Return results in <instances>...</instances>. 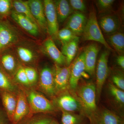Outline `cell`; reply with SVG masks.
Returning a JSON list of instances; mask_svg holds the SVG:
<instances>
[{"label": "cell", "instance_id": "cell-1", "mask_svg": "<svg viewBox=\"0 0 124 124\" xmlns=\"http://www.w3.org/2000/svg\"><path fill=\"white\" fill-rule=\"evenodd\" d=\"M75 91L76 93V98L81 105V111L89 119L98 109L95 85L93 82H87L77 87Z\"/></svg>", "mask_w": 124, "mask_h": 124}, {"label": "cell", "instance_id": "cell-2", "mask_svg": "<svg viewBox=\"0 0 124 124\" xmlns=\"http://www.w3.org/2000/svg\"><path fill=\"white\" fill-rule=\"evenodd\" d=\"M12 46L19 62L25 64L35 63L42 53L41 46L26 39H23Z\"/></svg>", "mask_w": 124, "mask_h": 124}, {"label": "cell", "instance_id": "cell-3", "mask_svg": "<svg viewBox=\"0 0 124 124\" xmlns=\"http://www.w3.org/2000/svg\"><path fill=\"white\" fill-rule=\"evenodd\" d=\"M23 39L21 32L7 20H0V52Z\"/></svg>", "mask_w": 124, "mask_h": 124}, {"label": "cell", "instance_id": "cell-4", "mask_svg": "<svg viewBox=\"0 0 124 124\" xmlns=\"http://www.w3.org/2000/svg\"><path fill=\"white\" fill-rule=\"evenodd\" d=\"M82 35L85 40L94 41L99 42L108 49L113 50L103 36L94 11H92L90 14Z\"/></svg>", "mask_w": 124, "mask_h": 124}, {"label": "cell", "instance_id": "cell-5", "mask_svg": "<svg viewBox=\"0 0 124 124\" xmlns=\"http://www.w3.org/2000/svg\"><path fill=\"white\" fill-rule=\"evenodd\" d=\"M0 64L10 77H14L19 68L21 66L13 46L0 52Z\"/></svg>", "mask_w": 124, "mask_h": 124}, {"label": "cell", "instance_id": "cell-6", "mask_svg": "<svg viewBox=\"0 0 124 124\" xmlns=\"http://www.w3.org/2000/svg\"><path fill=\"white\" fill-rule=\"evenodd\" d=\"M70 67V77L69 87L75 91L78 86L79 81L82 77L87 78L89 76L85 73V65L84 52L81 54L76 60L71 63Z\"/></svg>", "mask_w": 124, "mask_h": 124}, {"label": "cell", "instance_id": "cell-7", "mask_svg": "<svg viewBox=\"0 0 124 124\" xmlns=\"http://www.w3.org/2000/svg\"><path fill=\"white\" fill-rule=\"evenodd\" d=\"M27 98L30 110L33 113L50 112L54 110L51 102L45 96L35 91H30Z\"/></svg>", "mask_w": 124, "mask_h": 124}, {"label": "cell", "instance_id": "cell-8", "mask_svg": "<svg viewBox=\"0 0 124 124\" xmlns=\"http://www.w3.org/2000/svg\"><path fill=\"white\" fill-rule=\"evenodd\" d=\"M108 51L103 52L99 59L96 70V92L97 100L100 98L102 89L108 76Z\"/></svg>", "mask_w": 124, "mask_h": 124}, {"label": "cell", "instance_id": "cell-9", "mask_svg": "<svg viewBox=\"0 0 124 124\" xmlns=\"http://www.w3.org/2000/svg\"><path fill=\"white\" fill-rule=\"evenodd\" d=\"M47 24V32L53 39H56L59 31L58 22L54 1L43 0Z\"/></svg>", "mask_w": 124, "mask_h": 124}, {"label": "cell", "instance_id": "cell-10", "mask_svg": "<svg viewBox=\"0 0 124 124\" xmlns=\"http://www.w3.org/2000/svg\"><path fill=\"white\" fill-rule=\"evenodd\" d=\"M90 124H124L121 117L106 108L97 109L89 119Z\"/></svg>", "mask_w": 124, "mask_h": 124}, {"label": "cell", "instance_id": "cell-11", "mask_svg": "<svg viewBox=\"0 0 124 124\" xmlns=\"http://www.w3.org/2000/svg\"><path fill=\"white\" fill-rule=\"evenodd\" d=\"M10 16L15 23L35 38L39 37L42 31L38 24L33 23L25 16L18 13L13 10Z\"/></svg>", "mask_w": 124, "mask_h": 124}, {"label": "cell", "instance_id": "cell-12", "mask_svg": "<svg viewBox=\"0 0 124 124\" xmlns=\"http://www.w3.org/2000/svg\"><path fill=\"white\" fill-rule=\"evenodd\" d=\"M39 85L41 89L48 96L53 97L57 94L53 70L48 67L41 69Z\"/></svg>", "mask_w": 124, "mask_h": 124}, {"label": "cell", "instance_id": "cell-13", "mask_svg": "<svg viewBox=\"0 0 124 124\" xmlns=\"http://www.w3.org/2000/svg\"><path fill=\"white\" fill-rule=\"evenodd\" d=\"M53 70L57 93L65 91L69 87L70 66L61 67L55 64Z\"/></svg>", "mask_w": 124, "mask_h": 124}, {"label": "cell", "instance_id": "cell-14", "mask_svg": "<svg viewBox=\"0 0 124 124\" xmlns=\"http://www.w3.org/2000/svg\"><path fill=\"white\" fill-rule=\"evenodd\" d=\"M41 49L42 53L47 54L55 62V64L59 66L66 64V57L58 49L53 39L50 37L42 42Z\"/></svg>", "mask_w": 124, "mask_h": 124}, {"label": "cell", "instance_id": "cell-15", "mask_svg": "<svg viewBox=\"0 0 124 124\" xmlns=\"http://www.w3.org/2000/svg\"><path fill=\"white\" fill-rule=\"evenodd\" d=\"M27 1L32 15L41 30L45 32H47V24L43 1L29 0Z\"/></svg>", "mask_w": 124, "mask_h": 124}, {"label": "cell", "instance_id": "cell-16", "mask_svg": "<svg viewBox=\"0 0 124 124\" xmlns=\"http://www.w3.org/2000/svg\"><path fill=\"white\" fill-rule=\"evenodd\" d=\"M99 49L98 45L94 43L86 46L84 51L85 71L91 76L95 73L96 60Z\"/></svg>", "mask_w": 124, "mask_h": 124}, {"label": "cell", "instance_id": "cell-17", "mask_svg": "<svg viewBox=\"0 0 124 124\" xmlns=\"http://www.w3.org/2000/svg\"><path fill=\"white\" fill-rule=\"evenodd\" d=\"M87 20L86 16L83 13L76 11L69 17L65 27L69 28L78 36L83 33Z\"/></svg>", "mask_w": 124, "mask_h": 124}, {"label": "cell", "instance_id": "cell-18", "mask_svg": "<svg viewBox=\"0 0 124 124\" xmlns=\"http://www.w3.org/2000/svg\"><path fill=\"white\" fill-rule=\"evenodd\" d=\"M57 103L62 111L73 113L81 110V105L76 98L69 93H65L57 100Z\"/></svg>", "mask_w": 124, "mask_h": 124}, {"label": "cell", "instance_id": "cell-19", "mask_svg": "<svg viewBox=\"0 0 124 124\" xmlns=\"http://www.w3.org/2000/svg\"><path fill=\"white\" fill-rule=\"evenodd\" d=\"M0 98L7 117L12 121L17 104V98L13 93L6 91H0Z\"/></svg>", "mask_w": 124, "mask_h": 124}, {"label": "cell", "instance_id": "cell-20", "mask_svg": "<svg viewBox=\"0 0 124 124\" xmlns=\"http://www.w3.org/2000/svg\"><path fill=\"white\" fill-rule=\"evenodd\" d=\"M17 104L12 121L16 124L23 118L30 110L27 99L22 91L18 93Z\"/></svg>", "mask_w": 124, "mask_h": 124}, {"label": "cell", "instance_id": "cell-21", "mask_svg": "<svg viewBox=\"0 0 124 124\" xmlns=\"http://www.w3.org/2000/svg\"><path fill=\"white\" fill-rule=\"evenodd\" d=\"M99 24L104 32L109 35L117 32L120 27L118 18L113 15L103 16L100 18Z\"/></svg>", "mask_w": 124, "mask_h": 124}, {"label": "cell", "instance_id": "cell-22", "mask_svg": "<svg viewBox=\"0 0 124 124\" xmlns=\"http://www.w3.org/2000/svg\"><path fill=\"white\" fill-rule=\"evenodd\" d=\"M79 37L77 36L67 43L62 44V53L66 57V64L69 66L75 57L78 49Z\"/></svg>", "mask_w": 124, "mask_h": 124}, {"label": "cell", "instance_id": "cell-23", "mask_svg": "<svg viewBox=\"0 0 124 124\" xmlns=\"http://www.w3.org/2000/svg\"><path fill=\"white\" fill-rule=\"evenodd\" d=\"M58 23H62L73 12L69 2L66 0L54 1Z\"/></svg>", "mask_w": 124, "mask_h": 124}, {"label": "cell", "instance_id": "cell-24", "mask_svg": "<svg viewBox=\"0 0 124 124\" xmlns=\"http://www.w3.org/2000/svg\"><path fill=\"white\" fill-rule=\"evenodd\" d=\"M12 5L14 10L25 16L33 23L38 24L32 15L27 1L14 0H12Z\"/></svg>", "mask_w": 124, "mask_h": 124}, {"label": "cell", "instance_id": "cell-25", "mask_svg": "<svg viewBox=\"0 0 124 124\" xmlns=\"http://www.w3.org/2000/svg\"><path fill=\"white\" fill-rule=\"evenodd\" d=\"M16 89L12 78L4 70L0 64V91H6L13 93Z\"/></svg>", "mask_w": 124, "mask_h": 124}, {"label": "cell", "instance_id": "cell-26", "mask_svg": "<svg viewBox=\"0 0 124 124\" xmlns=\"http://www.w3.org/2000/svg\"><path fill=\"white\" fill-rule=\"evenodd\" d=\"M108 41L117 53H124V35L121 32H116L111 34L108 38Z\"/></svg>", "mask_w": 124, "mask_h": 124}, {"label": "cell", "instance_id": "cell-27", "mask_svg": "<svg viewBox=\"0 0 124 124\" xmlns=\"http://www.w3.org/2000/svg\"><path fill=\"white\" fill-rule=\"evenodd\" d=\"M62 124H82L83 118L81 116L73 113L62 111Z\"/></svg>", "mask_w": 124, "mask_h": 124}, {"label": "cell", "instance_id": "cell-28", "mask_svg": "<svg viewBox=\"0 0 124 124\" xmlns=\"http://www.w3.org/2000/svg\"><path fill=\"white\" fill-rule=\"evenodd\" d=\"M13 10L12 0H0V20L7 19Z\"/></svg>", "mask_w": 124, "mask_h": 124}, {"label": "cell", "instance_id": "cell-29", "mask_svg": "<svg viewBox=\"0 0 124 124\" xmlns=\"http://www.w3.org/2000/svg\"><path fill=\"white\" fill-rule=\"evenodd\" d=\"M77 36L69 28L65 27L59 30L56 39L59 40L62 44L69 42L76 37Z\"/></svg>", "mask_w": 124, "mask_h": 124}, {"label": "cell", "instance_id": "cell-30", "mask_svg": "<svg viewBox=\"0 0 124 124\" xmlns=\"http://www.w3.org/2000/svg\"><path fill=\"white\" fill-rule=\"evenodd\" d=\"M108 88L111 95L117 103L123 106L124 104V91L120 89L113 84H108Z\"/></svg>", "mask_w": 124, "mask_h": 124}, {"label": "cell", "instance_id": "cell-31", "mask_svg": "<svg viewBox=\"0 0 124 124\" xmlns=\"http://www.w3.org/2000/svg\"><path fill=\"white\" fill-rule=\"evenodd\" d=\"M17 82L26 86L30 85L24 70V67L22 65L18 69L14 77Z\"/></svg>", "mask_w": 124, "mask_h": 124}, {"label": "cell", "instance_id": "cell-32", "mask_svg": "<svg viewBox=\"0 0 124 124\" xmlns=\"http://www.w3.org/2000/svg\"><path fill=\"white\" fill-rule=\"evenodd\" d=\"M24 67L30 85L35 84L38 79V74L36 69L31 67L25 66Z\"/></svg>", "mask_w": 124, "mask_h": 124}, {"label": "cell", "instance_id": "cell-33", "mask_svg": "<svg viewBox=\"0 0 124 124\" xmlns=\"http://www.w3.org/2000/svg\"><path fill=\"white\" fill-rule=\"evenodd\" d=\"M69 4L72 9L82 13L86 10V6L84 1L82 0H70Z\"/></svg>", "mask_w": 124, "mask_h": 124}, {"label": "cell", "instance_id": "cell-34", "mask_svg": "<svg viewBox=\"0 0 124 124\" xmlns=\"http://www.w3.org/2000/svg\"><path fill=\"white\" fill-rule=\"evenodd\" d=\"M113 84L118 88L124 91V76L122 74H116L112 77Z\"/></svg>", "mask_w": 124, "mask_h": 124}, {"label": "cell", "instance_id": "cell-35", "mask_svg": "<svg viewBox=\"0 0 124 124\" xmlns=\"http://www.w3.org/2000/svg\"><path fill=\"white\" fill-rule=\"evenodd\" d=\"M114 0H99L97 1L98 6L102 11H106L110 9L112 7Z\"/></svg>", "mask_w": 124, "mask_h": 124}, {"label": "cell", "instance_id": "cell-36", "mask_svg": "<svg viewBox=\"0 0 124 124\" xmlns=\"http://www.w3.org/2000/svg\"><path fill=\"white\" fill-rule=\"evenodd\" d=\"M1 104H0V124H7V116L4 112V108L2 107Z\"/></svg>", "mask_w": 124, "mask_h": 124}, {"label": "cell", "instance_id": "cell-37", "mask_svg": "<svg viewBox=\"0 0 124 124\" xmlns=\"http://www.w3.org/2000/svg\"><path fill=\"white\" fill-rule=\"evenodd\" d=\"M116 62L118 65L122 69H124V56L123 54L120 55L116 59Z\"/></svg>", "mask_w": 124, "mask_h": 124}, {"label": "cell", "instance_id": "cell-38", "mask_svg": "<svg viewBox=\"0 0 124 124\" xmlns=\"http://www.w3.org/2000/svg\"><path fill=\"white\" fill-rule=\"evenodd\" d=\"M51 121L50 119L44 118L33 122L31 124H49Z\"/></svg>", "mask_w": 124, "mask_h": 124}, {"label": "cell", "instance_id": "cell-39", "mask_svg": "<svg viewBox=\"0 0 124 124\" xmlns=\"http://www.w3.org/2000/svg\"><path fill=\"white\" fill-rule=\"evenodd\" d=\"M49 124H58L56 123V122H54V121H51L50 123Z\"/></svg>", "mask_w": 124, "mask_h": 124}]
</instances>
